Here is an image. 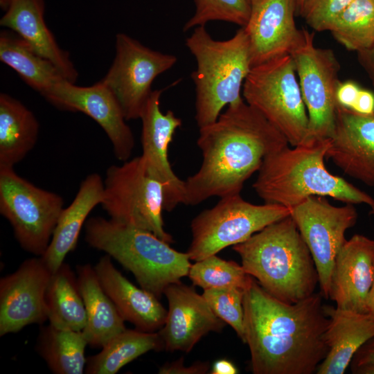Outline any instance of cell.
<instances>
[{
  "label": "cell",
  "instance_id": "1",
  "mask_svg": "<svg viewBox=\"0 0 374 374\" xmlns=\"http://www.w3.org/2000/svg\"><path fill=\"white\" fill-rule=\"evenodd\" d=\"M320 292L282 301L252 277L243 297L244 344L253 374H312L326 358L328 323Z\"/></svg>",
  "mask_w": 374,
  "mask_h": 374
},
{
  "label": "cell",
  "instance_id": "2",
  "mask_svg": "<svg viewBox=\"0 0 374 374\" xmlns=\"http://www.w3.org/2000/svg\"><path fill=\"white\" fill-rule=\"evenodd\" d=\"M202 161L185 183L184 204L240 194L268 155L288 145L285 136L243 99L229 105L213 123L199 128Z\"/></svg>",
  "mask_w": 374,
  "mask_h": 374
},
{
  "label": "cell",
  "instance_id": "3",
  "mask_svg": "<svg viewBox=\"0 0 374 374\" xmlns=\"http://www.w3.org/2000/svg\"><path fill=\"white\" fill-rule=\"evenodd\" d=\"M330 139H308L266 157L253 184L265 202L290 208L312 195L329 197L345 204H366L374 215V199L344 178L331 174L324 163Z\"/></svg>",
  "mask_w": 374,
  "mask_h": 374
},
{
  "label": "cell",
  "instance_id": "4",
  "mask_svg": "<svg viewBox=\"0 0 374 374\" xmlns=\"http://www.w3.org/2000/svg\"><path fill=\"white\" fill-rule=\"evenodd\" d=\"M233 249L244 271L275 298L294 303L315 293L317 267L291 215L267 226Z\"/></svg>",
  "mask_w": 374,
  "mask_h": 374
},
{
  "label": "cell",
  "instance_id": "5",
  "mask_svg": "<svg viewBox=\"0 0 374 374\" xmlns=\"http://www.w3.org/2000/svg\"><path fill=\"white\" fill-rule=\"evenodd\" d=\"M84 239L131 271L141 287L160 299L171 284L188 276L191 264L153 233L102 217L89 218Z\"/></svg>",
  "mask_w": 374,
  "mask_h": 374
},
{
  "label": "cell",
  "instance_id": "6",
  "mask_svg": "<svg viewBox=\"0 0 374 374\" xmlns=\"http://www.w3.org/2000/svg\"><path fill=\"white\" fill-rule=\"evenodd\" d=\"M186 45L196 61L195 118L199 128L214 123L225 106L242 100L241 91L252 66L243 27L226 40L214 39L205 26L195 27Z\"/></svg>",
  "mask_w": 374,
  "mask_h": 374
},
{
  "label": "cell",
  "instance_id": "7",
  "mask_svg": "<svg viewBox=\"0 0 374 374\" xmlns=\"http://www.w3.org/2000/svg\"><path fill=\"white\" fill-rule=\"evenodd\" d=\"M295 64L287 54L251 68L242 95L286 138L298 145L306 139L308 116L303 100Z\"/></svg>",
  "mask_w": 374,
  "mask_h": 374
},
{
  "label": "cell",
  "instance_id": "8",
  "mask_svg": "<svg viewBox=\"0 0 374 374\" xmlns=\"http://www.w3.org/2000/svg\"><path fill=\"white\" fill-rule=\"evenodd\" d=\"M291 214V208L271 203L253 204L240 194L221 197L191 221L187 253L198 261L249 239L267 226Z\"/></svg>",
  "mask_w": 374,
  "mask_h": 374
},
{
  "label": "cell",
  "instance_id": "9",
  "mask_svg": "<svg viewBox=\"0 0 374 374\" xmlns=\"http://www.w3.org/2000/svg\"><path fill=\"white\" fill-rule=\"evenodd\" d=\"M100 205L110 219L149 231L170 244L173 242L162 218V185L148 173L141 156L107 168Z\"/></svg>",
  "mask_w": 374,
  "mask_h": 374
},
{
  "label": "cell",
  "instance_id": "10",
  "mask_svg": "<svg viewBox=\"0 0 374 374\" xmlns=\"http://www.w3.org/2000/svg\"><path fill=\"white\" fill-rule=\"evenodd\" d=\"M63 206L60 195L35 186L13 168H0V213L24 250L45 253Z\"/></svg>",
  "mask_w": 374,
  "mask_h": 374
},
{
  "label": "cell",
  "instance_id": "11",
  "mask_svg": "<svg viewBox=\"0 0 374 374\" xmlns=\"http://www.w3.org/2000/svg\"><path fill=\"white\" fill-rule=\"evenodd\" d=\"M314 39V32L303 28L290 53L308 116L305 141L332 136L337 106L336 90L340 82V65L334 51L316 46Z\"/></svg>",
  "mask_w": 374,
  "mask_h": 374
},
{
  "label": "cell",
  "instance_id": "12",
  "mask_svg": "<svg viewBox=\"0 0 374 374\" xmlns=\"http://www.w3.org/2000/svg\"><path fill=\"white\" fill-rule=\"evenodd\" d=\"M177 62L172 54L152 50L125 33L116 37V55L100 80L113 93L126 121L140 119L152 84Z\"/></svg>",
  "mask_w": 374,
  "mask_h": 374
},
{
  "label": "cell",
  "instance_id": "13",
  "mask_svg": "<svg viewBox=\"0 0 374 374\" xmlns=\"http://www.w3.org/2000/svg\"><path fill=\"white\" fill-rule=\"evenodd\" d=\"M291 217L309 248L319 276L320 293L329 299L335 258L355 226L357 212L353 204L332 205L326 197L312 195L291 209Z\"/></svg>",
  "mask_w": 374,
  "mask_h": 374
},
{
  "label": "cell",
  "instance_id": "14",
  "mask_svg": "<svg viewBox=\"0 0 374 374\" xmlns=\"http://www.w3.org/2000/svg\"><path fill=\"white\" fill-rule=\"evenodd\" d=\"M52 271L42 257L25 260L0 280V335L48 320L46 291Z\"/></svg>",
  "mask_w": 374,
  "mask_h": 374
},
{
  "label": "cell",
  "instance_id": "15",
  "mask_svg": "<svg viewBox=\"0 0 374 374\" xmlns=\"http://www.w3.org/2000/svg\"><path fill=\"white\" fill-rule=\"evenodd\" d=\"M46 100L57 108L91 117L109 139L115 157L123 162L130 159L134 147L133 133L117 99L100 80L91 86L79 87L64 80Z\"/></svg>",
  "mask_w": 374,
  "mask_h": 374
},
{
  "label": "cell",
  "instance_id": "16",
  "mask_svg": "<svg viewBox=\"0 0 374 374\" xmlns=\"http://www.w3.org/2000/svg\"><path fill=\"white\" fill-rule=\"evenodd\" d=\"M162 90L152 91L141 114V157L148 173L163 187V210L171 211L184 204L185 183L174 172L168 159V147L181 124L172 111L163 113L160 100Z\"/></svg>",
  "mask_w": 374,
  "mask_h": 374
},
{
  "label": "cell",
  "instance_id": "17",
  "mask_svg": "<svg viewBox=\"0 0 374 374\" xmlns=\"http://www.w3.org/2000/svg\"><path fill=\"white\" fill-rule=\"evenodd\" d=\"M168 310L159 333L168 351L190 352L210 332H220L224 325L212 310L202 294L180 281L164 291Z\"/></svg>",
  "mask_w": 374,
  "mask_h": 374
},
{
  "label": "cell",
  "instance_id": "18",
  "mask_svg": "<svg viewBox=\"0 0 374 374\" xmlns=\"http://www.w3.org/2000/svg\"><path fill=\"white\" fill-rule=\"evenodd\" d=\"M296 0H251L243 27L249 39L251 66L290 54L301 30L296 26Z\"/></svg>",
  "mask_w": 374,
  "mask_h": 374
},
{
  "label": "cell",
  "instance_id": "19",
  "mask_svg": "<svg viewBox=\"0 0 374 374\" xmlns=\"http://www.w3.org/2000/svg\"><path fill=\"white\" fill-rule=\"evenodd\" d=\"M326 159L374 188V113L362 114L337 105Z\"/></svg>",
  "mask_w": 374,
  "mask_h": 374
},
{
  "label": "cell",
  "instance_id": "20",
  "mask_svg": "<svg viewBox=\"0 0 374 374\" xmlns=\"http://www.w3.org/2000/svg\"><path fill=\"white\" fill-rule=\"evenodd\" d=\"M374 280V240L355 234L339 251L330 278L329 299L341 310L366 313Z\"/></svg>",
  "mask_w": 374,
  "mask_h": 374
},
{
  "label": "cell",
  "instance_id": "21",
  "mask_svg": "<svg viewBox=\"0 0 374 374\" xmlns=\"http://www.w3.org/2000/svg\"><path fill=\"white\" fill-rule=\"evenodd\" d=\"M94 268L103 288L125 321L144 332H156L163 327L167 310L159 299L127 279L114 266L111 256H103Z\"/></svg>",
  "mask_w": 374,
  "mask_h": 374
},
{
  "label": "cell",
  "instance_id": "22",
  "mask_svg": "<svg viewBox=\"0 0 374 374\" xmlns=\"http://www.w3.org/2000/svg\"><path fill=\"white\" fill-rule=\"evenodd\" d=\"M0 25L15 32L42 57L50 61L69 82L75 83L78 73L69 53L57 44L44 21V0H10Z\"/></svg>",
  "mask_w": 374,
  "mask_h": 374
},
{
  "label": "cell",
  "instance_id": "23",
  "mask_svg": "<svg viewBox=\"0 0 374 374\" xmlns=\"http://www.w3.org/2000/svg\"><path fill=\"white\" fill-rule=\"evenodd\" d=\"M329 321L324 334L328 347L317 374H344L357 350L374 337V319L366 313L324 305Z\"/></svg>",
  "mask_w": 374,
  "mask_h": 374
},
{
  "label": "cell",
  "instance_id": "24",
  "mask_svg": "<svg viewBox=\"0 0 374 374\" xmlns=\"http://www.w3.org/2000/svg\"><path fill=\"white\" fill-rule=\"evenodd\" d=\"M104 181L98 173L87 175L81 182L71 204L64 208L57 222L50 244L40 256L53 272L64 263L66 256L76 247L82 227L91 211L100 204Z\"/></svg>",
  "mask_w": 374,
  "mask_h": 374
},
{
  "label": "cell",
  "instance_id": "25",
  "mask_svg": "<svg viewBox=\"0 0 374 374\" xmlns=\"http://www.w3.org/2000/svg\"><path fill=\"white\" fill-rule=\"evenodd\" d=\"M76 271L87 315L82 332L88 345L102 348L126 329L125 320L103 288L94 267L78 265Z\"/></svg>",
  "mask_w": 374,
  "mask_h": 374
},
{
  "label": "cell",
  "instance_id": "26",
  "mask_svg": "<svg viewBox=\"0 0 374 374\" xmlns=\"http://www.w3.org/2000/svg\"><path fill=\"white\" fill-rule=\"evenodd\" d=\"M39 123L19 100L0 94V168H14L35 145Z\"/></svg>",
  "mask_w": 374,
  "mask_h": 374
},
{
  "label": "cell",
  "instance_id": "27",
  "mask_svg": "<svg viewBox=\"0 0 374 374\" xmlns=\"http://www.w3.org/2000/svg\"><path fill=\"white\" fill-rule=\"evenodd\" d=\"M0 60L15 70L22 80L45 99L66 80L50 61L35 53L18 35L0 34Z\"/></svg>",
  "mask_w": 374,
  "mask_h": 374
},
{
  "label": "cell",
  "instance_id": "28",
  "mask_svg": "<svg viewBox=\"0 0 374 374\" xmlns=\"http://www.w3.org/2000/svg\"><path fill=\"white\" fill-rule=\"evenodd\" d=\"M45 302L50 324L60 328L83 330L87 321L84 303L77 276L68 264L62 263L52 273Z\"/></svg>",
  "mask_w": 374,
  "mask_h": 374
},
{
  "label": "cell",
  "instance_id": "29",
  "mask_svg": "<svg viewBox=\"0 0 374 374\" xmlns=\"http://www.w3.org/2000/svg\"><path fill=\"white\" fill-rule=\"evenodd\" d=\"M101 348L87 358L86 373L114 374L145 353L163 348V342L159 332L125 329Z\"/></svg>",
  "mask_w": 374,
  "mask_h": 374
},
{
  "label": "cell",
  "instance_id": "30",
  "mask_svg": "<svg viewBox=\"0 0 374 374\" xmlns=\"http://www.w3.org/2000/svg\"><path fill=\"white\" fill-rule=\"evenodd\" d=\"M88 342L82 331L48 324L41 328L37 350L53 373L82 374L85 371Z\"/></svg>",
  "mask_w": 374,
  "mask_h": 374
},
{
  "label": "cell",
  "instance_id": "31",
  "mask_svg": "<svg viewBox=\"0 0 374 374\" xmlns=\"http://www.w3.org/2000/svg\"><path fill=\"white\" fill-rule=\"evenodd\" d=\"M328 30L348 50L357 53L370 48L374 44V1L353 0Z\"/></svg>",
  "mask_w": 374,
  "mask_h": 374
},
{
  "label": "cell",
  "instance_id": "32",
  "mask_svg": "<svg viewBox=\"0 0 374 374\" xmlns=\"http://www.w3.org/2000/svg\"><path fill=\"white\" fill-rule=\"evenodd\" d=\"M188 276L194 285L204 290L226 287L245 290L252 278L242 265L216 254L191 265Z\"/></svg>",
  "mask_w": 374,
  "mask_h": 374
},
{
  "label": "cell",
  "instance_id": "33",
  "mask_svg": "<svg viewBox=\"0 0 374 374\" xmlns=\"http://www.w3.org/2000/svg\"><path fill=\"white\" fill-rule=\"evenodd\" d=\"M195 13L184 24V32L211 21H224L244 27L251 11V0H195Z\"/></svg>",
  "mask_w": 374,
  "mask_h": 374
},
{
  "label": "cell",
  "instance_id": "34",
  "mask_svg": "<svg viewBox=\"0 0 374 374\" xmlns=\"http://www.w3.org/2000/svg\"><path fill=\"white\" fill-rule=\"evenodd\" d=\"M244 290L226 287L204 290L202 296L213 312L231 326L244 344L243 297Z\"/></svg>",
  "mask_w": 374,
  "mask_h": 374
},
{
  "label": "cell",
  "instance_id": "35",
  "mask_svg": "<svg viewBox=\"0 0 374 374\" xmlns=\"http://www.w3.org/2000/svg\"><path fill=\"white\" fill-rule=\"evenodd\" d=\"M353 0H303L296 13L318 32L328 30L335 19Z\"/></svg>",
  "mask_w": 374,
  "mask_h": 374
},
{
  "label": "cell",
  "instance_id": "36",
  "mask_svg": "<svg viewBox=\"0 0 374 374\" xmlns=\"http://www.w3.org/2000/svg\"><path fill=\"white\" fill-rule=\"evenodd\" d=\"M361 89L360 86L353 80L340 81L336 90L337 105L352 109Z\"/></svg>",
  "mask_w": 374,
  "mask_h": 374
},
{
  "label": "cell",
  "instance_id": "37",
  "mask_svg": "<svg viewBox=\"0 0 374 374\" xmlns=\"http://www.w3.org/2000/svg\"><path fill=\"white\" fill-rule=\"evenodd\" d=\"M209 370L208 362H197L189 366H184L181 357L173 362L164 364L159 370L161 374H204Z\"/></svg>",
  "mask_w": 374,
  "mask_h": 374
},
{
  "label": "cell",
  "instance_id": "38",
  "mask_svg": "<svg viewBox=\"0 0 374 374\" xmlns=\"http://www.w3.org/2000/svg\"><path fill=\"white\" fill-rule=\"evenodd\" d=\"M353 110L362 114L374 113V93L369 90L361 89Z\"/></svg>",
  "mask_w": 374,
  "mask_h": 374
},
{
  "label": "cell",
  "instance_id": "39",
  "mask_svg": "<svg viewBox=\"0 0 374 374\" xmlns=\"http://www.w3.org/2000/svg\"><path fill=\"white\" fill-rule=\"evenodd\" d=\"M374 362V337L366 342L355 354L350 362V368Z\"/></svg>",
  "mask_w": 374,
  "mask_h": 374
},
{
  "label": "cell",
  "instance_id": "40",
  "mask_svg": "<svg viewBox=\"0 0 374 374\" xmlns=\"http://www.w3.org/2000/svg\"><path fill=\"white\" fill-rule=\"evenodd\" d=\"M357 60L374 87V44L357 52Z\"/></svg>",
  "mask_w": 374,
  "mask_h": 374
},
{
  "label": "cell",
  "instance_id": "41",
  "mask_svg": "<svg viewBox=\"0 0 374 374\" xmlns=\"http://www.w3.org/2000/svg\"><path fill=\"white\" fill-rule=\"evenodd\" d=\"M236 366L229 360L219 359L213 364L210 373L211 374H236Z\"/></svg>",
  "mask_w": 374,
  "mask_h": 374
},
{
  "label": "cell",
  "instance_id": "42",
  "mask_svg": "<svg viewBox=\"0 0 374 374\" xmlns=\"http://www.w3.org/2000/svg\"><path fill=\"white\" fill-rule=\"evenodd\" d=\"M354 374H374V362H369L350 368Z\"/></svg>",
  "mask_w": 374,
  "mask_h": 374
},
{
  "label": "cell",
  "instance_id": "43",
  "mask_svg": "<svg viewBox=\"0 0 374 374\" xmlns=\"http://www.w3.org/2000/svg\"><path fill=\"white\" fill-rule=\"evenodd\" d=\"M366 314L374 319V280L367 298Z\"/></svg>",
  "mask_w": 374,
  "mask_h": 374
},
{
  "label": "cell",
  "instance_id": "44",
  "mask_svg": "<svg viewBox=\"0 0 374 374\" xmlns=\"http://www.w3.org/2000/svg\"><path fill=\"white\" fill-rule=\"evenodd\" d=\"M10 0H0V5H1V7L3 9V10H6L9 4V2H10Z\"/></svg>",
  "mask_w": 374,
  "mask_h": 374
},
{
  "label": "cell",
  "instance_id": "45",
  "mask_svg": "<svg viewBox=\"0 0 374 374\" xmlns=\"http://www.w3.org/2000/svg\"><path fill=\"white\" fill-rule=\"evenodd\" d=\"M302 1L303 0H296L297 8L299 6V5L301 4V3L302 2ZM296 10H297V9H296Z\"/></svg>",
  "mask_w": 374,
  "mask_h": 374
},
{
  "label": "cell",
  "instance_id": "46",
  "mask_svg": "<svg viewBox=\"0 0 374 374\" xmlns=\"http://www.w3.org/2000/svg\"><path fill=\"white\" fill-rule=\"evenodd\" d=\"M374 1V0H373Z\"/></svg>",
  "mask_w": 374,
  "mask_h": 374
}]
</instances>
